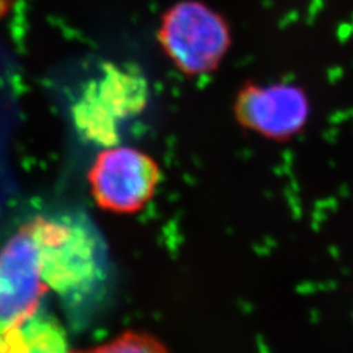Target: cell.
Listing matches in <instances>:
<instances>
[{"label": "cell", "instance_id": "1", "mask_svg": "<svg viewBox=\"0 0 353 353\" xmlns=\"http://www.w3.org/2000/svg\"><path fill=\"white\" fill-rule=\"evenodd\" d=\"M39 246L41 276L65 307L93 305L106 288L108 256L101 237L80 214L33 219Z\"/></svg>", "mask_w": 353, "mask_h": 353}, {"label": "cell", "instance_id": "2", "mask_svg": "<svg viewBox=\"0 0 353 353\" xmlns=\"http://www.w3.org/2000/svg\"><path fill=\"white\" fill-rule=\"evenodd\" d=\"M227 19L201 0H181L165 10L156 38L169 62L186 76H205L232 48Z\"/></svg>", "mask_w": 353, "mask_h": 353}, {"label": "cell", "instance_id": "3", "mask_svg": "<svg viewBox=\"0 0 353 353\" xmlns=\"http://www.w3.org/2000/svg\"><path fill=\"white\" fill-rule=\"evenodd\" d=\"M148 99V83L138 68L108 64L76 103V125L87 139L101 147L118 144L123 128L144 112Z\"/></svg>", "mask_w": 353, "mask_h": 353}, {"label": "cell", "instance_id": "4", "mask_svg": "<svg viewBox=\"0 0 353 353\" xmlns=\"http://www.w3.org/2000/svg\"><path fill=\"white\" fill-rule=\"evenodd\" d=\"M161 176V168L151 154L118 143L97 153L89 169V188L102 210L138 214L153 199Z\"/></svg>", "mask_w": 353, "mask_h": 353}, {"label": "cell", "instance_id": "5", "mask_svg": "<svg viewBox=\"0 0 353 353\" xmlns=\"http://www.w3.org/2000/svg\"><path fill=\"white\" fill-rule=\"evenodd\" d=\"M48 292L41 276L37 233L30 220L0 250V332L20 327L36 316Z\"/></svg>", "mask_w": 353, "mask_h": 353}, {"label": "cell", "instance_id": "6", "mask_svg": "<svg viewBox=\"0 0 353 353\" xmlns=\"http://www.w3.org/2000/svg\"><path fill=\"white\" fill-rule=\"evenodd\" d=\"M233 113L239 125L272 141H287L307 122L310 105L303 89L288 83H246L239 89Z\"/></svg>", "mask_w": 353, "mask_h": 353}, {"label": "cell", "instance_id": "7", "mask_svg": "<svg viewBox=\"0 0 353 353\" xmlns=\"http://www.w3.org/2000/svg\"><path fill=\"white\" fill-rule=\"evenodd\" d=\"M0 353H70L61 323L41 309L20 327L0 332Z\"/></svg>", "mask_w": 353, "mask_h": 353}, {"label": "cell", "instance_id": "8", "mask_svg": "<svg viewBox=\"0 0 353 353\" xmlns=\"http://www.w3.org/2000/svg\"><path fill=\"white\" fill-rule=\"evenodd\" d=\"M70 353H170V351L154 335L128 330L103 344L88 350L70 351Z\"/></svg>", "mask_w": 353, "mask_h": 353}]
</instances>
